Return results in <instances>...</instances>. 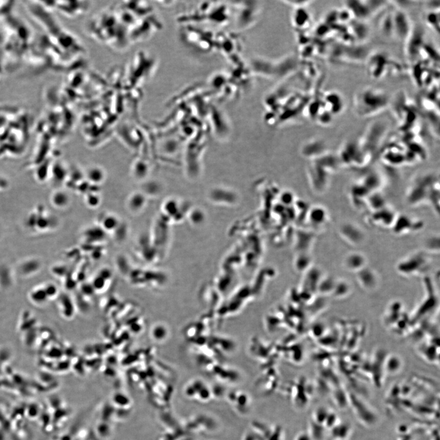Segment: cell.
Here are the masks:
<instances>
[{"mask_svg":"<svg viewBox=\"0 0 440 440\" xmlns=\"http://www.w3.org/2000/svg\"><path fill=\"white\" fill-rule=\"evenodd\" d=\"M371 193L358 181L350 186L348 191L350 201L358 210L366 209L367 199Z\"/></svg>","mask_w":440,"mask_h":440,"instance_id":"obj_15","label":"cell"},{"mask_svg":"<svg viewBox=\"0 0 440 440\" xmlns=\"http://www.w3.org/2000/svg\"><path fill=\"white\" fill-rule=\"evenodd\" d=\"M336 282H337V280H335L331 276H328L327 277L323 278V292L327 293L328 295H332L335 288Z\"/></svg>","mask_w":440,"mask_h":440,"instance_id":"obj_32","label":"cell"},{"mask_svg":"<svg viewBox=\"0 0 440 440\" xmlns=\"http://www.w3.org/2000/svg\"><path fill=\"white\" fill-rule=\"evenodd\" d=\"M357 181L370 193L381 191L385 184L384 177L379 171L376 170L366 171Z\"/></svg>","mask_w":440,"mask_h":440,"instance_id":"obj_14","label":"cell"},{"mask_svg":"<svg viewBox=\"0 0 440 440\" xmlns=\"http://www.w3.org/2000/svg\"><path fill=\"white\" fill-rule=\"evenodd\" d=\"M381 30L386 36L393 35V14H388L381 23Z\"/></svg>","mask_w":440,"mask_h":440,"instance_id":"obj_28","label":"cell"},{"mask_svg":"<svg viewBox=\"0 0 440 440\" xmlns=\"http://www.w3.org/2000/svg\"><path fill=\"white\" fill-rule=\"evenodd\" d=\"M329 411L325 407H320L315 413V421L318 424L324 425Z\"/></svg>","mask_w":440,"mask_h":440,"instance_id":"obj_33","label":"cell"},{"mask_svg":"<svg viewBox=\"0 0 440 440\" xmlns=\"http://www.w3.org/2000/svg\"><path fill=\"white\" fill-rule=\"evenodd\" d=\"M390 103V97L384 90L372 86L366 87L355 94L353 109L357 117L369 118L385 111Z\"/></svg>","mask_w":440,"mask_h":440,"instance_id":"obj_2","label":"cell"},{"mask_svg":"<svg viewBox=\"0 0 440 440\" xmlns=\"http://www.w3.org/2000/svg\"><path fill=\"white\" fill-rule=\"evenodd\" d=\"M338 233L344 242L352 247L360 246L366 239L365 230L354 222L343 223L338 228Z\"/></svg>","mask_w":440,"mask_h":440,"instance_id":"obj_9","label":"cell"},{"mask_svg":"<svg viewBox=\"0 0 440 440\" xmlns=\"http://www.w3.org/2000/svg\"><path fill=\"white\" fill-rule=\"evenodd\" d=\"M311 180L317 193H325L328 188L331 177L335 172L317 160H314L310 168Z\"/></svg>","mask_w":440,"mask_h":440,"instance_id":"obj_8","label":"cell"},{"mask_svg":"<svg viewBox=\"0 0 440 440\" xmlns=\"http://www.w3.org/2000/svg\"><path fill=\"white\" fill-rule=\"evenodd\" d=\"M307 150H309L307 156L311 157L314 160L323 156L327 152H329L328 146L325 141L321 139H315L312 140L306 145Z\"/></svg>","mask_w":440,"mask_h":440,"instance_id":"obj_22","label":"cell"},{"mask_svg":"<svg viewBox=\"0 0 440 440\" xmlns=\"http://www.w3.org/2000/svg\"><path fill=\"white\" fill-rule=\"evenodd\" d=\"M323 103L325 109L333 116L339 115L344 111L345 102L339 92L329 91L324 95Z\"/></svg>","mask_w":440,"mask_h":440,"instance_id":"obj_17","label":"cell"},{"mask_svg":"<svg viewBox=\"0 0 440 440\" xmlns=\"http://www.w3.org/2000/svg\"><path fill=\"white\" fill-rule=\"evenodd\" d=\"M47 295L44 288L43 289L36 288L33 290L30 295L31 299L36 304H42V303L45 302L46 300V298H47Z\"/></svg>","mask_w":440,"mask_h":440,"instance_id":"obj_29","label":"cell"},{"mask_svg":"<svg viewBox=\"0 0 440 440\" xmlns=\"http://www.w3.org/2000/svg\"><path fill=\"white\" fill-rule=\"evenodd\" d=\"M145 202V198L143 196L134 194L130 200L129 205L132 210H139L143 207Z\"/></svg>","mask_w":440,"mask_h":440,"instance_id":"obj_31","label":"cell"},{"mask_svg":"<svg viewBox=\"0 0 440 440\" xmlns=\"http://www.w3.org/2000/svg\"><path fill=\"white\" fill-rule=\"evenodd\" d=\"M309 217L313 227L318 229H323L330 220L328 210L322 205H316L310 210Z\"/></svg>","mask_w":440,"mask_h":440,"instance_id":"obj_19","label":"cell"},{"mask_svg":"<svg viewBox=\"0 0 440 440\" xmlns=\"http://www.w3.org/2000/svg\"><path fill=\"white\" fill-rule=\"evenodd\" d=\"M351 284L348 281L344 280H337L332 295L338 299L345 298L351 293Z\"/></svg>","mask_w":440,"mask_h":440,"instance_id":"obj_26","label":"cell"},{"mask_svg":"<svg viewBox=\"0 0 440 440\" xmlns=\"http://www.w3.org/2000/svg\"><path fill=\"white\" fill-rule=\"evenodd\" d=\"M346 7L352 16L359 20H365L371 16V12L366 1L346 2Z\"/></svg>","mask_w":440,"mask_h":440,"instance_id":"obj_21","label":"cell"},{"mask_svg":"<svg viewBox=\"0 0 440 440\" xmlns=\"http://www.w3.org/2000/svg\"><path fill=\"white\" fill-rule=\"evenodd\" d=\"M388 205L385 196L381 191H378L369 194L366 201V209L368 210V212H372L382 209Z\"/></svg>","mask_w":440,"mask_h":440,"instance_id":"obj_23","label":"cell"},{"mask_svg":"<svg viewBox=\"0 0 440 440\" xmlns=\"http://www.w3.org/2000/svg\"><path fill=\"white\" fill-rule=\"evenodd\" d=\"M439 183L435 175L422 173L417 175L410 183L406 193V199L410 206H419L428 203L431 191L437 183Z\"/></svg>","mask_w":440,"mask_h":440,"instance_id":"obj_3","label":"cell"},{"mask_svg":"<svg viewBox=\"0 0 440 440\" xmlns=\"http://www.w3.org/2000/svg\"><path fill=\"white\" fill-rule=\"evenodd\" d=\"M424 227L421 219L408 214L398 213L391 230L395 235L401 236L419 232Z\"/></svg>","mask_w":440,"mask_h":440,"instance_id":"obj_10","label":"cell"},{"mask_svg":"<svg viewBox=\"0 0 440 440\" xmlns=\"http://www.w3.org/2000/svg\"><path fill=\"white\" fill-rule=\"evenodd\" d=\"M398 213L390 205H386L379 210L368 212L366 222L371 227L391 229Z\"/></svg>","mask_w":440,"mask_h":440,"instance_id":"obj_11","label":"cell"},{"mask_svg":"<svg viewBox=\"0 0 440 440\" xmlns=\"http://www.w3.org/2000/svg\"><path fill=\"white\" fill-rule=\"evenodd\" d=\"M341 166L363 168L372 161V158L364 150L359 141L349 140L341 146L337 154Z\"/></svg>","mask_w":440,"mask_h":440,"instance_id":"obj_5","label":"cell"},{"mask_svg":"<svg viewBox=\"0 0 440 440\" xmlns=\"http://www.w3.org/2000/svg\"><path fill=\"white\" fill-rule=\"evenodd\" d=\"M350 426L346 423H338L334 428H332V435L336 439H346L350 433Z\"/></svg>","mask_w":440,"mask_h":440,"instance_id":"obj_27","label":"cell"},{"mask_svg":"<svg viewBox=\"0 0 440 440\" xmlns=\"http://www.w3.org/2000/svg\"><path fill=\"white\" fill-rule=\"evenodd\" d=\"M338 416L335 413L330 412L328 414V416L326 417V421L325 423H324L323 426L326 427V428H334L336 425L338 424Z\"/></svg>","mask_w":440,"mask_h":440,"instance_id":"obj_35","label":"cell"},{"mask_svg":"<svg viewBox=\"0 0 440 440\" xmlns=\"http://www.w3.org/2000/svg\"><path fill=\"white\" fill-rule=\"evenodd\" d=\"M440 238L439 234H431L424 240L423 247L424 252L426 253H439Z\"/></svg>","mask_w":440,"mask_h":440,"instance_id":"obj_24","label":"cell"},{"mask_svg":"<svg viewBox=\"0 0 440 440\" xmlns=\"http://www.w3.org/2000/svg\"><path fill=\"white\" fill-rule=\"evenodd\" d=\"M439 11L431 12L426 17V22L431 28L439 33Z\"/></svg>","mask_w":440,"mask_h":440,"instance_id":"obj_30","label":"cell"},{"mask_svg":"<svg viewBox=\"0 0 440 440\" xmlns=\"http://www.w3.org/2000/svg\"><path fill=\"white\" fill-rule=\"evenodd\" d=\"M357 280L362 288L368 292L376 290L379 282L377 273L368 266L357 273Z\"/></svg>","mask_w":440,"mask_h":440,"instance_id":"obj_16","label":"cell"},{"mask_svg":"<svg viewBox=\"0 0 440 440\" xmlns=\"http://www.w3.org/2000/svg\"><path fill=\"white\" fill-rule=\"evenodd\" d=\"M385 121H374L369 124L359 141L360 145L372 159L380 152L388 132Z\"/></svg>","mask_w":440,"mask_h":440,"instance_id":"obj_4","label":"cell"},{"mask_svg":"<svg viewBox=\"0 0 440 440\" xmlns=\"http://www.w3.org/2000/svg\"><path fill=\"white\" fill-rule=\"evenodd\" d=\"M45 7L49 10H54L63 16L75 18L82 16L89 9L88 2H43Z\"/></svg>","mask_w":440,"mask_h":440,"instance_id":"obj_7","label":"cell"},{"mask_svg":"<svg viewBox=\"0 0 440 440\" xmlns=\"http://www.w3.org/2000/svg\"><path fill=\"white\" fill-rule=\"evenodd\" d=\"M368 259L362 253L353 252L348 254L344 259L343 266L349 272L357 273L367 267Z\"/></svg>","mask_w":440,"mask_h":440,"instance_id":"obj_18","label":"cell"},{"mask_svg":"<svg viewBox=\"0 0 440 440\" xmlns=\"http://www.w3.org/2000/svg\"><path fill=\"white\" fill-rule=\"evenodd\" d=\"M311 436L309 435V434L306 433H303L300 434L297 437L296 440H312Z\"/></svg>","mask_w":440,"mask_h":440,"instance_id":"obj_37","label":"cell"},{"mask_svg":"<svg viewBox=\"0 0 440 440\" xmlns=\"http://www.w3.org/2000/svg\"><path fill=\"white\" fill-rule=\"evenodd\" d=\"M423 37L424 33L421 28H413L410 35L406 41L407 43V53L410 57H414L417 55L419 48L421 49L423 44Z\"/></svg>","mask_w":440,"mask_h":440,"instance_id":"obj_20","label":"cell"},{"mask_svg":"<svg viewBox=\"0 0 440 440\" xmlns=\"http://www.w3.org/2000/svg\"><path fill=\"white\" fill-rule=\"evenodd\" d=\"M384 367L387 373L396 374L402 368V361L401 358L397 355H391V356L386 358Z\"/></svg>","mask_w":440,"mask_h":440,"instance_id":"obj_25","label":"cell"},{"mask_svg":"<svg viewBox=\"0 0 440 440\" xmlns=\"http://www.w3.org/2000/svg\"><path fill=\"white\" fill-rule=\"evenodd\" d=\"M117 224V220L114 217H108L105 219L104 222V227L106 229L111 230L115 228V226Z\"/></svg>","mask_w":440,"mask_h":440,"instance_id":"obj_36","label":"cell"},{"mask_svg":"<svg viewBox=\"0 0 440 440\" xmlns=\"http://www.w3.org/2000/svg\"><path fill=\"white\" fill-rule=\"evenodd\" d=\"M390 62L387 55L382 53H376L368 58V71L369 75L375 79H379L385 75Z\"/></svg>","mask_w":440,"mask_h":440,"instance_id":"obj_13","label":"cell"},{"mask_svg":"<svg viewBox=\"0 0 440 440\" xmlns=\"http://www.w3.org/2000/svg\"><path fill=\"white\" fill-rule=\"evenodd\" d=\"M428 257L424 252H415L400 261L397 269L402 275L411 276L421 273L428 264Z\"/></svg>","mask_w":440,"mask_h":440,"instance_id":"obj_6","label":"cell"},{"mask_svg":"<svg viewBox=\"0 0 440 440\" xmlns=\"http://www.w3.org/2000/svg\"><path fill=\"white\" fill-rule=\"evenodd\" d=\"M336 440H347V439H336Z\"/></svg>","mask_w":440,"mask_h":440,"instance_id":"obj_38","label":"cell"},{"mask_svg":"<svg viewBox=\"0 0 440 440\" xmlns=\"http://www.w3.org/2000/svg\"><path fill=\"white\" fill-rule=\"evenodd\" d=\"M393 35L406 42L413 29L407 16L401 10L397 11L393 14Z\"/></svg>","mask_w":440,"mask_h":440,"instance_id":"obj_12","label":"cell"},{"mask_svg":"<svg viewBox=\"0 0 440 440\" xmlns=\"http://www.w3.org/2000/svg\"><path fill=\"white\" fill-rule=\"evenodd\" d=\"M103 173L100 169L98 168H92L89 170L88 173V177L90 180L94 182H100L103 179Z\"/></svg>","mask_w":440,"mask_h":440,"instance_id":"obj_34","label":"cell"},{"mask_svg":"<svg viewBox=\"0 0 440 440\" xmlns=\"http://www.w3.org/2000/svg\"><path fill=\"white\" fill-rule=\"evenodd\" d=\"M112 7L123 22V25L115 23L105 11H100L92 18L87 26V32L95 40L117 49L116 50H123L126 49L123 26L126 29L132 46L133 44L128 29L135 44L147 40L155 33L147 28V20L145 18L154 14L153 8L147 5V2H122Z\"/></svg>","mask_w":440,"mask_h":440,"instance_id":"obj_1","label":"cell"}]
</instances>
